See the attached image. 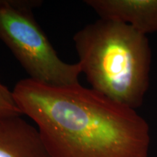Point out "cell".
<instances>
[{
	"mask_svg": "<svg viewBox=\"0 0 157 157\" xmlns=\"http://www.w3.org/2000/svg\"><path fill=\"white\" fill-rule=\"evenodd\" d=\"M51 157H148L149 125L136 110L80 84L52 87L31 78L13 90Z\"/></svg>",
	"mask_w": 157,
	"mask_h": 157,
	"instance_id": "obj_1",
	"label": "cell"
},
{
	"mask_svg": "<svg viewBox=\"0 0 157 157\" xmlns=\"http://www.w3.org/2000/svg\"><path fill=\"white\" fill-rule=\"evenodd\" d=\"M74 42L92 89L133 109L142 105L151 64L146 35L126 23L100 18L77 31Z\"/></svg>",
	"mask_w": 157,
	"mask_h": 157,
	"instance_id": "obj_2",
	"label": "cell"
},
{
	"mask_svg": "<svg viewBox=\"0 0 157 157\" xmlns=\"http://www.w3.org/2000/svg\"><path fill=\"white\" fill-rule=\"evenodd\" d=\"M41 4L36 0H0V40L31 79L52 87L79 84L80 64L59 58L35 19L33 11Z\"/></svg>",
	"mask_w": 157,
	"mask_h": 157,
	"instance_id": "obj_3",
	"label": "cell"
},
{
	"mask_svg": "<svg viewBox=\"0 0 157 157\" xmlns=\"http://www.w3.org/2000/svg\"><path fill=\"white\" fill-rule=\"evenodd\" d=\"M100 18L126 23L146 35L157 32V0H87Z\"/></svg>",
	"mask_w": 157,
	"mask_h": 157,
	"instance_id": "obj_4",
	"label": "cell"
},
{
	"mask_svg": "<svg viewBox=\"0 0 157 157\" xmlns=\"http://www.w3.org/2000/svg\"><path fill=\"white\" fill-rule=\"evenodd\" d=\"M0 157H51L36 127L21 116L0 119Z\"/></svg>",
	"mask_w": 157,
	"mask_h": 157,
	"instance_id": "obj_5",
	"label": "cell"
},
{
	"mask_svg": "<svg viewBox=\"0 0 157 157\" xmlns=\"http://www.w3.org/2000/svg\"><path fill=\"white\" fill-rule=\"evenodd\" d=\"M23 115L15 101L13 91H10L0 78V119Z\"/></svg>",
	"mask_w": 157,
	"mask_h": 157,
	"instance_id": "obj_6",
	"label": "cell"
}]
</instances>
